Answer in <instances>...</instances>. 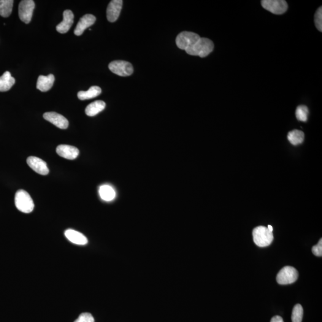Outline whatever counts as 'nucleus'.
Masks as SVG:
<instances>
[{
    "mask_svg": "<svg viewBox=\"0 0 322 322\" xmlns=\"http://www.w3.org/2000/svg\"><path fill=\"white\" fill-rule=\"evenodd\" d=\"M214 47L215 45L212 40L206 38H201L195 44L186 51L189 55L205 58L212 52Z\"/></svg>",
    "mask_w": 322,
    "mask_h": 322,
    "instance_id": "obj_1",
    "label": "nucleus"
},
{
    "mask_svg": "<svg viewBox=\"0 0 322 322\" xmlns=\"http://www.w3.org/2000/svg\"><path fill=\"white\" fill-rule=\"evenodd\" d=\"M253 240L254 243L259 247H266L273 242V232H270L269 229L264 226L256 227L253 231Z\"/></svg>",
    "mask_w": 322,
    "mask_h": 322,
    "instance_id": "obj_2",
    "label": "nucleus"
},
{
    "mask_svg": "<svg viewBox=\"0 0 322 322\" xmlns=\"http://www.w3.org/2000/svg\"><path fill=\"white\" fill-rule=\"evenodd\" d=\"M15 201L16 208L21 212L30 213L34 210L33 200L28 192L22 189L16 192Z\"/></svg>",
    "mask_w": 322,
    "mask_h": 322,
    "instance_id": "obj_3",
    "label": "nucleus"
},
{
    "mask_svg": "<svg viewBox=\"0 0 322 322\" xmlns=\"http://www.w3.org/2000/svg\"><path fill=\"white\" fill-rule=\"evenodd\" d=\"M201 37L194 32L183 31L178 35L175 42L177 47L181 50H186L191 48Z\"/></svg>",
    "mask_w": 322,
    "mask_h": 322,
    "instance_id": "obj_4",
    "label": "nucleus"
},
{
    "mask_svg": "<svg viewBox=\"0 0 322 322\" xmlns=\"http://www.w3.org/2000/svg\"><path fill=\"white\" fill-rule=\"evenodd\" d=\"M299 278L296 269L291 266H285L278 273L277 282L280 285H288L296 282Z\"/></svg>",
    "mask_w": 322,
    "mask_h": 322,
    "instance_id": "obj_5",
    "label": "nucleus"
},
{
    "mask_svg": "<svg viewBox=\"0 0 322 322\" xmlns=\"http://www.w3.org/2000/svg\"><path fill=\"white\" fill-rule=\"evenodd\" d=\"M109 69L113 74L121 77L131 75L134 71L132 64L129 62L124 61H115L110 62Z\"/></svg>",
    "mask_w": 322,
    "mask_h": 322,
    "instance_id": "obj_6",
    "label": "nucleus"
},
{
    "mask_svg": "<svg viewBox=\"0 0 322 322\" xmlns=\"http://www.w3.org/2000/svg\"><path fill=\"white\" fill-rule=\"evenodd\" d=\"M261 5L264 9L275 15H282L288 9V4L283 0H263Z\"/></svg>",
    "mask_w": 322,
    "mask_h": 322,
    "instance_id": "obj_7",
    "label": "nucleus"
},
{
    "mask_svg": "<svg viewBox=\"0 0 322 322\" xmlns=\"http://www.w3.org/2000/svg\"><path fill=\"white\" fill-rule=\"evenodd\" d=\"M35 9V2L33 0H23L19 5V16L20 20L24 23L30 22Z\"/></svg>",
    "mask_w": 322,
    "mask_h": 322,
    "instance_id": "obj_8",
    "label": "nucleus"
},
{
    "mask_svg": "<svg viewBox=\"0 0 322 322\" xmlns=\"http://www.w3.org/2000/svg\"><path fill=\"white\" fill-rule=\"evenodd\" d=\"M27 164L38 174L45 175H47L49 172L46 162L37 157L29 156L27 159Z\"/></svg>",
    "mask_w": 322,
    "mask_h": 322,
    "instance_id": "obj_9",
    "label": "nucleus"
},
{
    "mask_svg": "<svg viewBox=\"0 0 322 322\" xmlns=\"http://www.w3.org/2000/svg\"><path fill=\"white\" fill-rule=\"evenodd\" d=\"M43 117L59 129H66L68 127V121L59 113L54 112H46L43 115Z\"/></svg>",
    "mask_w": 322,
    "mask_h": 322,
    "instance_id": "obj_10",
    "label": "nucleus"
},
{
    "mask_svg": "<svg viewBox=\"0 0 322 322\" xmlns=\"http://www.w3.org/2000/svg\"><path fill=\"white\" fill-rule=\"evenodd\" d=\"M123 1L122 0H112L107 8V19L110 22H115L120 15Z\"/></svg>",
    "mask_w": 322,
    "mask_h": 322,
    "instance_id": "obj_11",
    "label": "nucleus"
},
{
    "mask_svg": "<svg viewBox=\"0 0 322 322\" xmlns=\"http://www.w3.org/2000/svg\"><path fill=\"white\" fill-rule=\"evenodd\" d=\"M56 152L62 158L69 159V160H74L79 155L80 151L74 146L61 145L57 147Z\"/></svg>",
    "mask_w": 322,
    "mask_h": 322,
    "instance_id": "obj_12",
    "label": "nucleus"
},
{
    "mask_svg": "<svg viewBox=\"0 0 322 322\" xmlns=\"http://www.w3.org/2000/svg\"><path fill=\"white\" fill-rule=\"evenodd\" d=\"M96 19L93 15L87 14L80 19L74 30V34L77 36H80L86 28L93 25L95 23Z\"/></svg>",
    "mask_w": 322,
    "mask_h": 322,
    "instance_id": "obj_13",
    "label": "nucleus"
},
{
    "mask_svg": "<svg viewBox=\"0 0 322 322\" xmlns=\"http://www.w3.org/2000/svg\"><path fill=\"white\" fill-rule=\"evenodd\" d=\"M63 15V21L56 26L57 31L61 34L66 33L74 23V15L71 10H66L64 11Z\"/></svg>",
    "mask_w": 322,
    "mask_h": 322,
    "instance_id": "obj_14",
    "label": "nucleus"
},
{
    "mask_svg": "<svg viewBox=\"0 0 322 322\" xmlns=\"http://www.w3.org/2000/svg\"><path fill=\"white\" fill-rule=\"evenodd\" d=\"M55 76L50 74L48 76L40 75L38 78L37 88L42 92L50 90L55 82Z\"/></svg>",
    "mask_w": 322,
    "mask_h": 322,
    "instance_id": "obj_15",
    "label": "nucleus"
},
{
    "mask_svg": "<svg viewBox=\"0 0 322 322\" xmlns=\"http://www.w3.org/2000/svg\"><path fill=\"white\" fill-rule=\"evenodd\" d=\"M64 235L67 239L75 244L79 245H86L88 240L85 235L80 232L74 231V230L69 229L64 233Z\"/></svg>",
    "mask_w": 322,
    "mask_h": 322,
    "instance_id": "obj_16",
    "label": "nucleus"
},
{
    "mask_svg": "<svg viewBox=\"0 0 322 322\" xmlns=\"http://www.w3.org/2000/svg\"><path fill=\"white\" fill-rule=\"evenodd\" d=\"M15 79L12 77L10 72H5L0 77V92L7 91L15 85Z\"/></svg>",
    "mask_w": 322,
    "mask_h": 322,
    "instance_id": "obj_17",
    "label": "nucleus"
},
{
    "mask_svg": "<svg viewBox=\"0 0 322 322\" xmlns=\"http://www.w3.org/2000/svg\"><path fill=\"white\" fill-rule=\"evenodd\" d=\"M106 107V104L104 101H97L91 103L86 107L85 112L88 116H94L102 112Z\"/></svg>",
    "mask_w": 322,
    "mask_h": 322,
    "instance_id": "obj_18",
    "label": "nucleus"
},
{
    "mask_svg": "<svg viewBox=\"0 0 322 322\" xmlns=\"http://www.w3.org/2000/svg\"><path fill=\"white\" fill-rule=\"evenodd\" d=\"M102 93L101 88L98 86H92L86 91H81L78 93V99L81 101L94 98L100 95Z\"/></svg>",
    "mask_w": 322,
    "mask_h": 322,
    "instance_id": "obj_19",
    "label": "nucleus"
},
{
    "mask_svg": "<svg viewBox=\"0 0 322 322\" xmlns=\"http://www.w3.org/2000/svg\"><path fill=\"white\" fill-rule=\"evenodd\" d=\"M99 194L101 198L105 201H112L116 196L114 189L109 185L102 186L99 189Z\"/></svg>",
    "mask_w": 322,
    "mask_h": 322,
    "instance_id": "obj_20",
    "label": "nucleus"
},
{
    "mask_svg": "<svg viewBox=\"0 0 322 322\" xmlns=\"http://www.w3.org/2000/svg\"><path fill=\"white\" fill-rule=\"evenodd\" d=\"M289 142L293 145L301 144L304 140V133L301 131L294 129L289 132L288 134Z\"/></svg>",
    "mask_w": 322,
    "mask_h": 322,
    "instance_id": "obj_21",
    "label": "nucleus"
},
{
    "mask_svg": "<svg viewBox=\"0 0 322 322\" xmlns=\"http://www.w3.org/2000/svg\"><path fill=\"white\" fill-rule=\"evenodd\" d=\"M13 0H0V15L3 18H7L12 12Z\"/></svg>",
    "mask_w": 322,
    "mask_h": 322,
    "instance_id": "obj_22",
    "label": "nucleus"
},
{
    "mask_svg": "<svg viewBox=\"0 0 322 322\" xmlns=\"http://www.w3.org/2000/svg\"><path fill=\"white\" fill-rule=\"evenodd\" d=\"M303 313L304 311L301 305L298 304L295 305L292 313V322H302Z\"/></svg>",
    "mask_w": 322,
    "mask_h": 322,
    "instance_id": "obj_23",
    "label": "nucleus"
},
{
    "mask_svg": "<svg viewBox=\"0 0 322 322\" xmlns=\"http://www.w3.org/2000/svg\"><path fill=\"white\" fill-rule=\"evenodd\" d=\"M308 107L301 105L298 107L296 111V115L298 120L302 122H306L308 119Z\"/></svg>",
    "mask_w": 322,
    "mask_h": 322,
    "instance_id": "obj_24",
    "label": "nucleus"
},
{
    "mask_svg": "<svg viewBox=\"0 0 322 322\" xmlns=\"http://www.w3.org/2000/svg\"><path fill=\"white\" fill-rule=\"evenodd\" d=\"M315 24L316 28L320 32L322 31V8H319L315 15Z\"/></svg>",
    "mask_w": 322,
    "mask_h": 322,
    "instance_id": "obj_25",
    "label": "nucleus"
},
{
    "mask_svg": "<svg viewBox=\"0 0 322 322\" xmlns=\"http://www.w3.org/2000/svg\"><path fill=\"white\" fill-rule=\"evenodd\" d=\"M74 322H94V319L90 313H82Z\"/></svg>",
    "mask_w": 322,
    "mask_h": 322,
    "instance_id": "obj_26",
    "label": "nucleus"
},
{
    "mask_svg": "<svg viewBox=\"0 0 322 322\" xmlns=\"http://www.w3.org/2000/svg\"><path fill=\"white\" fill-rule=\"evenodd\" d=\"M312 253L314 255L317 257L322 256V239L319 240L318 245L314 246L312 248Z\"/></svg>",
    "mask_w": 322,
    "mask_h": 322,
    "instance_id": "obj_27",
    "label": "nucleus"
},
{
    "mask_svg": "<svg viewBox=\"0 0 322 322\" xmlns=\"http://www.w3.org/2000/svg\"><path fill=\"white\" fill-rule=\"evenodd\" d=\"M270 322H284L283 319L279 316H274Z\"/></svg>",
    "mask_w": 322,
    "mask_h": 322,
    "instance_id": "obj_28",
    "label": "nucleus"
},
{
    "mask_svg": "<svg viewBox=\"0 0 322 322\" xmlns=\"http://www.w3.org/2000/svg\"><path fill=\"white\" fill-rule=\"evenodd\" d=\"M267 228L269 229L270 232H273V227L272 226L270 225L268 226Z\"/></svg>",
    "mask_w": 322,
    "mask_h": 322,
    "instance_id": "obj_29",
    "label": "nucleus"
}]
</instances>
